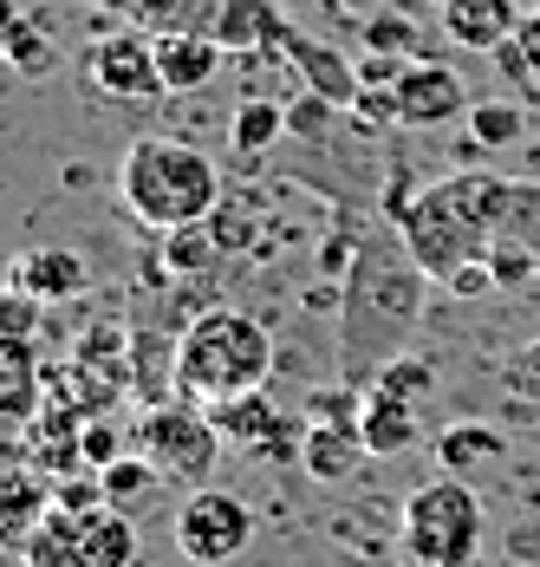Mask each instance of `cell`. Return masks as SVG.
<instances>
[{
	"mask_svg": "<svg viewBox=\"0 0 540 567\" xmlns=\"http://www.w3.org/2000/svg\"><path fill=\"white\" fill-rule=\"evenodd\" d=\"M424 268L411 248H397V235H365L359 241V261L345 275V307H339V365H345V385H372L384 359H397L417 313H424Z\"/></svg>",
	"mask_w": 540,
	"mask_h": 567,
	"instance_id": "6da1fadb",
	"label": "cell"
},
{
	"mask_svg": "<svg viewBox=\"0 0 540 567\" xmlns=\"http://www.w3.org/2000/svg\"><path fill=\"white\" fill-rule=\"evenodd\" d=\"M508 203V176H482V171H456L436 176L424 196H411V209L397 216L404 248L417 255V268L430 281H449L463 261H482L495 223Z\"/></svg>",
	"mask_w": 540,
	"mask_h": 567,
	"instance_id": "7a4b0ae2",
	"label": "cell"
},
{
	"mask_svg": "<svg viewBox=\"0 0 540 567\" xmlns=\"http://www.w3.org/2000/svg\"><path fill=\"white\" fill-rule=\"evenodd\" d=\"M273 372V333L241 313V307H196L189 327L176 333V385L169 392L189 404H221V398L261 392Z\"/></svg>",
	"mask_w": 540,
	"mask_h": 567,
	"instance_id": "3957f363",
	"label": "cell"
},
{
	"mask_svg": "<svg viewBox=\"0 0 540 567\" xmlns=\"http://www.w3.org/2000/svg\"><path fill=\"white\" fill-rule=\"evenodd\" d=\"M117 196L144 228H183V223H209L221 203V171L209 151H196L189 137H137L117 164Z\"/></svg>",
	"mask_w": 540,
	"mask_h": 567,
	"instance_id": "277c9868",
	"label": "cell"
},
{
	"mask_svg": "<svg viewBox=\"0 0 540 567\" xmlns=\"http://www.w3.org/2000/svg\"><path fill=\"white\" fill-rule=\"evenodd\" d=\"M397 542L411 567H469L482 555V496L476 483L436 470L430 483H417L404 496V515H397Z\"/></svg>",
	"mask_w": 540,
	"mask_h": 567,
	"instance_id": "5b68a950",
	"label": "cell"
},
{
	"mask_svg": "<svg viewBox=\"0 0 540 567\" xmlns=\"http://www.w3.org/2000/svg\"><path fill=\"white\" fill-rule=\"evenodd\" d=\"M27 567H137V515L111 509H46L20 542Z\"/></svg>",
	"mask_w": 540,
	"mask_h": 567,
	"instance_id": "8992f818",
	"label": "cell"
},
{
	"mask_svg": "<svg viewBox=\"0 0 540 567\" xmlns=\"http://www.w3.org/2000/svg\"><path fill=\"white\" fill-rule=\"evenodd\" d=\"M137 456L157 463L163 483H196L202 489L221 456V431L202 404L163 398V404H144V417H137Z\"/></svg>",
	"mask_w": 540,
	"mask_h": 567,
	"instance_id": "52a82bcc",
	"label": "cell"
},
{
	"mask_svg": "<svg viewBox=\"0 0 540 567\" xmlns=\"http://www.w3.org/2000/svg\"><path fill=\"white\" fill-rule=\"evenodd\" d=\"M169 535H176V555H183V561L228 567L255 548V509H248L235 489H209V483H202V489L176 509Z\"/></svg>",
	"mask_w": 540,
	"mask_h": 567,
	"instance_id": "ba28073f",
	"label": "cell"
},
{
	"mask_svg": "<svg viewBox=\"0 0 540 567\" xmlns=\"http://www.w3.org/2000/svg\"><path fill=\"white\" fill-rule=\"evenodd\" d=\"M85 79L105 92V99H124V105H150L163 99V65H157V40L144 33H105L92 53H85Z\"/></svg>",
	"mask_w": 540,
	"mask_h": 567,
	"instance_id": "9c48e42d",
	"label": "cell"
},
{
	"mask_svg": "<svg viewBox=\"0 0 540 567\" xmlns=\"http://www.w3.org/2000/svg\"><path fill=\"white\" fill-rule=\"evenodd\" d=\"M397 105L411 131H436V124H456L469 117V92H463V72L436 65V59H411L404 79H397Z\"/></svg>",
	"mask_w": 540,
	"mask_h": 567,
	"instance_id": "30bf717a",
	"label": "cell"
},
{
	"mask_svg": "<svg viewBox=\"0 0 540 567\" xmlns=\"http://www.w3.org/2000/svg\"><path fill=\"white\" fill-rule=\"evenodd\" d=\"M209 33H216L228 53H287V40H293V27L280 20V7L273 0H216V20H209Z\"/></svg>",
	"mask_w": 540,
	"mask_h": 567,
	"instance_id": "8fae6325",
	"label": "cell"
},
{
	"mask_svg": "<svg viewBox=\"0 0 540 567\" xmlns=\"http://www.w3.org/2000/svg\"><path fill=\"white\" fill-rule=\"evenodd\" d=\"M221 59H228V47L209 27H169V33H157V65H163L169 92H202L221 72Z\"/></svg>",
	"mask_w": 540,
	"mask_h": 567,
	"instance_id": "7c38bea8",
	"label": "cell"
},
{
	"mask_svg": "<svg viewBox=\"0 0 540 567\" xmlns=\"http://www.w3.org/2000/svg\"><path fill=\"white\" fill-rule=\"evenodd\" d=\"M7 281L27 287L33 300H79L85 287H92V268H85V255H72V248H27V255H13V268H7Z\"/></svg>",
	"mask_w": 540,
	"mask_h": 567,
	"instance_id": "4fadbf2b",
	"label": "cell"
},
{
	"mask_svg": "<svg viewBox=\"0 0 540 567\" xmlns=\"http://www.w3.org/2000/svg\"><path fill=\"white\" fill-rule=\"evenodd\" d=\"M436 13H443V33L469 53H495L521 27V0H443Z\"/></svg>",
	"mask_w": 540,
	"mask_h": 567,
	"instance_id": "5bb4252c",
	"label": "cell"
},
{
	"mask_svg": "<svg viewBox=\"0 0 540 567\" xmlns=\"http://www.w3.org/2000/svg\"><path fill=\"white\" fill-rule=\"evenodd\" d=\"M40 404H46V385H40L33 340H7V333H0V431L33 424Z\"/></svg>",
	"mask_w": 540,
	"mask_h": 567,
	"instance_id": "9a60e30c",
	"label": "cell"
},
{
	"mask_svg": "<svg viewBox=\"0 0 540 567\" xmlns=\"http://www.w3.org/2000/svg\"><path fill=\"white\" fill-rule=\"evenodd\" d=\"M365 456H372V451H365L359 424H313V417H307V451H300V470H307L313 483H352Z\"/></svg>",
	"mask_w": 540,
	"mask_h": 567,
	"instance_id": "2e32d148",
	"label": "cell"
},
{
	"mask_svg": "<svg viewBox=\"0 0 540 567\" xmlns=\"http://www.w3.org/2000/svg\"><path fill=\"white\" fill-rule=\"evenodd\" d=\"M436 451V470H449V476H463V483H476L482 470H495L501 456H508V437L495 431V424H449V431H436L430 437Z\"/></svg>",
	"mask_w": 540,
	"mask_h": 567,
	"instance_id": "e0dca14e",
	"label": "cell"
},
{
	"mask_svg": "<svg viewBox=\"0 0 540 567\" xmlns=\"http://www.w3.org/2000/svg\"><path fill=\"white\" fill-rule=\"evenodd\" d=\"M280 59L307 72V92H320V99H332V105H345V112H352V99H359V65H345V53H332V47H320V40L293 33Z\"/></svg>",
	"mask_w": 540,
	"mask_h": 567,
	"instance_id": "ac0fdd59",
	"label": "cell"
},
{
	"mask_svg": "<svg viewBox=\"0 0 540 567\" xmlns=\"http://www.w3.org/2000/svg\"><path fill=\"white\" fill-rule=\"evenodd\" d=\"M209 417H216L221 444H241V451H261L273 437V424L287 417L280 404H273V392L261 385V392H241V398H221V404H209Z\"/></svg>",
	"mask_w": 540,
	"mask_h": 567,
	"instance_id": "d6986e66",
	"label": "cell"
},
{
	"mask_svg": "<svg viewBox=\"0 0 540 567\" xmlns=\"http://www.w3.org/2000/svg\"><path fill=\"white\" fill-rule=\"evenodd\" d=\"M359 437H365V451H372V456H404L417 437H424V424H417V404H397V398H372V392H365Z\"/></svg>",
	"mask_w": 540,
	"mask_h": 567,
	"instance_id": "ffe728a7",
	"label": "cell"
},
{
	"mask_svg": "<svg viewBox=\"0 0 540 567\" xmlns=\"http://www.w3.org/2000/svg\"><path fill=\"white\" fill-rule=\"evenodd\" d=\"M221 255V235L209 223H183V228H163V275L169 281H202Z\"/></svg>",
	"mask_w": 540,
	"mask_h": 567,
	"instance_id": "44dd1931",
	"label": "cell"
},
{
	"mask_svg": "<svg viewBox=\"0 0 540 567\" xmlns=\"http://www.w3.org/2000/svg\"><path fill=\"white\" fill-rule=\"evenodd\" d=\"M287 137V105L280 99H241L235 117H228V144L241 151V157H261Z\"/></svg>",
	"mask_w": 540,
	"mask_h": 567,
	"instance_id": "7402d4cb",
	"label": "cell"
},
{
	"mask_svg": "<svg viewBox=\"0 0 540 567\" xmlns=\"http://www.w3.org/2000/svg\"><path fill=\"white\" fill-rule=\"evenodd\" d=\"M157 489H163V476H157L150 456H117V463H105V503L111 509H124V515L150 509Z\"/></svg>",
	"mask_w": 540,
	"mask_h": 567,
	"instance_id": "603a6c76",
	"label": "cell"
},
{
	"mask_svg": "<svg viewBox=\"0 0 540 567\" xmlns=\"http://www.w3.org/2000/svg\"><path fill=\"white\" fill-rule=\"evenodd\" d=\"M469 144H482V151H508V144H521V131H528V112L515 105V99H482V105H469Z\"/></svg>",
	"mask_w": 540,
	"mask_h": 567,
	"instance_id": "cb8c5ba5",
	"label": "cell"
},
{
	"mask_svg": "<svg viewBox=\"0 0 540 567\" xmlns=\"http://www.w3.org/2000/svg\"><path fill=\"white\" fill-rule=\"evenodd\" d=\"M436 385V365L430 359H411V352H397V359H384L378 372H372V398H397V404H424Z\"/></svg>",
	"mask_w": 540,
	"mask_h": 567,
	"instance_id": "d4e9b609",
	"label": "cell"
},
{
	"mask_svg": "<svg viewBox=\"0 0 540 567\" xmlns=\"http://www.w3.org/2000/svg\"><path fill=\"white\" fill-rule=\"evenodd\" d=\"M359 40H365V53H397V59H424V27L411 20V13H365L359 20Z\"/></svg>",
	"mask_w": 540,
	"mask_h": 567,
	"instance_id": "484cf974",
	"label": "cell"
},
{
	"mask_svg": "<svg viewBox=\"0 0 540 567\" xmlns=\"http://www.w3.org/2000/svg\"><path fill=\"white\" fill-rule=\"evenodd\" d=\"M209 228L221 235V248L228 255H241V248H255V228H261V196H221Z\"/></svg>",
	"mask_w": 540,
	"mask_h": 567,
	"instance_id": "4316f807",
	"label": "cell"
},
{
	"mask_svg": "<svg viewBox=\"0 0 540 567\" xmlns=\"http://www.w3.org/2000/svg\"><path fill=\"white\" fill-rule=\"evenodd\" d=\"M7 65H13V72H20V79H46V72H53V33H40V27H33V20H20V33H13V40H7Z\"/></svg>",
	"mask_w": 540,
	"mask_h": 567,
	"instance_id": "83f0119b",
	"label": "cell"
},
{
	"mask_svg": "<svg viewBox=\"0 0 540 567\" xmlns=\"http://www.w3.org/2000/svg\"><path fill=\"white\" fill-rule=\"evenodd\" d=\"M488 268H495V281L501 287H528V281H540V248L495 235V241H488Z\"/></svg>",
	"mask_w": 540,
	"mask_h": 567,
	"instance_id": "f1b7e54d",
	"label": "cell"
},
{
	"mask_svg": "<svg viewBox=\"0 0 540 567\" xmlns=\"http://www.w3.org/2000/svg\"><path fill=\"white\" fill-rule=\"evenodd\" d=\"M40 307H46V300H33V293H27V287H0V333H7V340H33V333H40Z\"/></svg>",
	"mask_w": 540,
	"mask_h": 567,
	"instance_id": "f546056e",
	"label": "cell"
},
{
	"mask_svg": "<svg viewBox=\"0 0 540 567\" xmlns=\"http://www.w3.org/2000/svg\"><path fill=\"white\" fill-rule=\"evenodd\" d=\"M352 117H359V131L372 137L384 124H404V105H397V85H359V99H352Z\"/></svg>",
	"mask_w": 540,
	"mask_h": 567,
	"instance_id": "4dcf8cb0",
	"label": "cell"
},
{
	"mask_svg": "<svg viewBox=\"0 0 540 567\" xmlns=\"http://www.w3.org/2000/svg\"><path fill=\"white\" fill-rule=\"evenodd\" d=\"M79 451H85V463L92 470H105V463H117V431H111V417H85V431H79Z\"/></svg>",
	"mask_w": 540,
	"mask_h": 567,
	"instance_id": "1f68e13d",
	"label": "cell"
},
{
	"mask_svg": "<svg viewBox=\"0 0 540 567\" xmlns=\"http://www.w3.org/2000/svg\"><path fill=\"white\" fill-rule=\"evenodd\" d=\"M443 287H449V300H482V293H495L501 281H495V268H488V255H482V261H463Z\"/></svg>",
	"mask_w": 540,
	"mask_h": 567,
	"instance_id": "d6a6232c",
	"label": "cell"
},
{
	"mask_svg": "<svg viewBox=\"0 0 540 567\" xmlns=\"http://www.w3.org/2000/svg\"><path fill=\"white\" fill-rule=\"evenodd\" d=\"M404 65H411V59H397V53H365L359 59V85H397Z\"/></svg>",
	"mask_w": 540,
	"mask_h": 567,
	"instance_id": "836d02e7",
	"label": "cell"
},
{
	"mask_svg": "<svg viewBox=\"0 0 540 567\" xmlns=\"http://www.w3.org/2000/svg\"><path fill=\"white\" fill-rule=\"evenodd\" d=\"M515 47H521V59H528V72L540 79V13H534V20H521V27H515Z\"/></svg>",
	"mask_w": 540,
	"mask_h": 567,
	"instance_id": "e575fe53",
	"label": "cell"
},
{
	"mask_svg": "<svg viewBox=\"0 0 540 567\" xmlns=\"http://www.w3.org/2000/svg\"><path fill=\"white\" fill-rule=\"evenodd\" d=\"M20 33V7L13 0H0V53H7V40Z\"/></svg>",
	"mask_w": 540,
	"mask_h": 567,
	"instance_id": "d590c367",
	"label": "cell"
},
{
	"mask_svg": "<svg viewBox=\"0 0 540 567\" xmlns=\"http://www.w3.org/2000/svg\"><path fill=\"white\" fill-rule=\"evenodd\" d=\"M339 7H345V13H378L384 0H339Z\"/></svg>",
	"mask_w": 540,
	"mask_h": 567,
	"instance_id": "8d00e7d4",
	"label": "cell"
},
{
	"mask_svg": "<svg viewBox=\"0 0 540 567\" xmlns=\"http://www.w3.org/2000/svg\"><path fill=\"white\" fill-rule=\"evenodd\" d=\"M521 7H534V0H521Z\"/></svg>",
	"mask_w": 540,
	"mask_h": 567,
	"instance_id": "74e56055",
	"label": "cell"
},
{
	"mask_svg": "<svg viewBox=\"0 0 540 567\" xmlns=\"http://www.w3.org/2000/svg\"><path fill=\"white\" fill-rule=\"evenodd\" d=\"M436 7H443V0H436Z\"/></svg>",
	"mask_w": 540,
	"mask_h": 567,
	"instance_id": "f35d334b",
	"label": "cell"
}]
</instances>
